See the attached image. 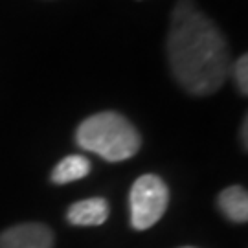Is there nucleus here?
<instances>
[{"mask_svg": "<svg viewBox=\"0 0 248 248\" xmlns=\"http://www.w3.org/2000/svg\"><path fill=\"white\" fill-rule=\"evenodd\" d=\"M168 59L175 79L189 94H213L226 79L230 64L226 39L191 0H180L173 9Z\"/></svg>", "mask_w": 248, "mask_h": 248, "instance_id": "1", "label": "nucleus"}, {"mask_svg": "<svg viewBox=\"0 0 248 248\" xmlns=\"http://www.w3.org/2000/svg\"><path fill=\"white\" fill-rule=\"evenodd\" d=\"M90 173V162L89 158L81 156V155H70L53 168L52 180L55 184H70L79 178H85Z\"/></svg>", "mask_w": 248, "mask_h": 248, "instance_id": "7", "label": "nucleus"}, {"mask_svg": "<svg viewBox=\"0 0 248 248\" xmlns=\"http://www.w3.org/2000/svg\"><path fill=\"white\" fill-rule=\"evenodd\" d=\"M233 78L241 94H248V55H241L233 66Z\"/></svg>", "mask_w": 248, "mask_h": 248, "instance_id": "8", "label": "nucleus"}, {"mask_svg": "<svg viewBox=\"0 0 248 248\" xmlns=\"http://www.w3.org/2000/svg\"><path fill=\"white\" fill-rule=\"evenodd\" d=\"M76 140L83 149L96 153L108 162H122L134 156L142 138L134 125L118 112H98L81 122Z\"/></svg>", "mask_w": 248, "mask_h": 248, "instance_id": "2", "label": "nucleus"}, {"mask_svg": "<svg viewBox=\"0 0 248 248\" xmlns=\"http://www.w3.org/2000/svg\"><path fill=\"white\" fill-rule=\"evenodd\" d=\"M243 133H241V136H243V145H245V149H247V143H248V138H247V131H248V120L245 118V122H243V129H241Z\"/></svg>", "mask_w": 248, "mask_h": 248, "instance_id": "9", "label": "nucleus"}, {"mask_svg": "<svg viewBox=\"0 0 248 248\" xmlns=\"http://www.w3.org/2000/svg\"><path fill=\"white\" fill-rule=\"evenodd\" d=\"M108 217V202L103 197H92L68 208L66 219L74 226H99Z\"/></svg>", "mask_w": 248, "mask_h": 248, "instance_id": "5", "label": "nucleus"}, {"mask_svg": "<svg viewBox=\"0 0 248 248\" xmlns=\"http://www.w3.org/2000/svg\"><path fill=\"white\" fill-rule=\"evenodd\" d=\"M0 248H53V233L41 222L17 224L0 233Z\"/></svg>", "mask_w": 248, "mask_h": 248, "instance_id": "4", "label": "nucleus"}, {"mask_svg": "<svg viewBox=\"0 0 248 248\" xmlns=\"http://www.w3.org/2000/svg\"><path fill=\"white\" fill-rule=\"evenodd\" d=\"M182 248H195V247H182Z\"/></svg>", "mask_w": 248, "mask_h": 248, "instance_id": "10", "label": "nucleus"}, {"mask_svg": "<svg viewBox=\"0 0 248 248\" xmlns=\"http://www.w3.org/2000/svg\"><path fill=\"white\" fill-rule=\"evenodd\" d=\"M217 204L221 212L233 222H247L248 219V195L241 186H230L222 189Z\"/></svg>", "mask_w": 248, "mask_h": 248, "instance_id": "6", "label": "nucleus"}, {"mask_svg": "<svg viewBox=\"0 0 248 248\" xmlns=\"http://www.w3.org/2000/svg\"><path fill=\"white\" fill-rule=\"evenodd\" d=\"M131 222L136 230L155 226L166 213L169 204V189L156 175H143L131 187Z\"/></svg>", "mask_w": 248, "mask_h": 248, "instance_id": "3", "label": "nucleus"}]
</instances>
